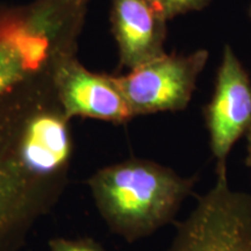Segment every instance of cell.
<instances>
[{"instance_id": "cell-1", "label": "cell", "mask_w": 251, "mask_h": 251, "mask_svg": "<svg viewBox=\"0 0 251 251\" xmlns=\"http://www.w3.org/2000/svg\"><path fill=\"white\" fill-rule=\"evenodd\" d=\"M194 183L153 162L130 159L100 170L91 188L108 225L134 241L172 221Z\"/></svg>"}, {"instance_id": "cell-2", "label": "cell", "mask_w": 251, "mask_h": 251, "mask_svg": "<svg viewBox=\"0 0 251 251\" xmlns=\"http://www.w3.org/2000/svg\"><path fill=\"white\" fill-rule=\"evenodd\" d=\"M168 251H251V196L230 187L226 166L177 226Z\"/></svg>"}, {"instance_id": "cell-3", "label": "cell", "mask_w": 251, "mask_h": 251, "mask_svg": "<svg viewBox=\"0 0 251 251\" xmlns=\"http://www.w3.org/2000/svg\"><path fill=\"white\" fill-rule=\"evenodd\" d=\"M208 52L199 50L186 56L166 55L115 77L133 117L186 108Z\"/></svg>"}, {"instance_id": "cell-4", "label": "cell", "mask_w": 251, "mask_h": 251, "mask_svg": "<svg viewBox=\"0 0 251 251\" xmlns=\"http://www.w3.org/2000/svg\"><path fill=\"white\" fill-rule=\"evenodd\" d=\"M218 168L234 144L251 131V80L233 49L226 46L211 102L203 111Z\"/></svg>"}, {"instance_id": "cell-5", "label": "cell", "mask_w": 251, "mask_h": 251, "mask_svg": "<svg viewBox=\"0 0 251 251\" xmlns=\"http://www.w3.org/2000/svg\"><path fill=\"white\" fill-rule=\"evenodd\" d=\"M55 18L51 9L43 8L0 21V96L46 64L58 30Z\"/></svg>"}, {"instance_id": "cell-6", "label": "cell", "mask_w": 251, "mask_h": 251, "mask_svg": "<svg viewBox=\"0 0 251 251\" xmlns=\"http://www.w3.org/2000/svg\"><path fill=\"white\" fill-rule=\"evenodd\" d=\"M55 83L68 117L80 115L117 124L133 118L115 77L93 74L76 59L59 57Z\"/></svg>"}, {"instance_id": "cell-7", "label": "cell", "mask_w": 251, "mask_h": 251, "mask_svg": "<svg viewBox=\"0 0 251 251\" xmlns=\"http://www.w3.org/2000/svg\"><path fill=\"white\" fill-rule=\"evenodd\" d=\"M112 30L120 61L130 70L164 52L166 19L151 0H111Z\"/></svg>"}, {"instance_id": "cell-8", "label": "cell", "mask_w": 251, "mask_h": 251, "mask_svg": "<svg viewBox=\"0 0 251 251\" xmlns=\"http://www.w3.org/2000/svg\"><path fill=\"white\" fill-rule=\"evenodd\" d=\"M70 151L68 128L59 115L41 114L28 125L21 158L28 170L49 174L63 165Z\"/></svg>"}, {"instance_id": "cell-9", "label": "cell", "mask_w": 251, "mask_h": 251, "mask_svg": "<svg viewBox=\"0 0 251 251\" xmlns=\"http://www.w3.org/2000/svg\"><path fill=\"white\" fill-rule=\"evenodd\" d=\"M156 7L162 12L166 20L176 15L199 11L208 5L211 0H151Z\"/></svg>"}, {"instance_id": "cell-10", "label": "cell", "mask_w": 251, "mask_h": 251, "mask_svg": "<svg viewBox=\"0 0 251 251\" xmlns=\"http://www.w3.org/2000/svg\"><path fill=\"white\" fill-rule=\"evenodd\" d=\"M51 251H103L93 242L57 240L51 243Z\"/></svg>"}, {"instance_id": "cell-11", "label": "cell", "mask_w": 251, "mask_h": 251, "mask_svg": "<svg viewBox=\"0 0 251 251\" xmlns=\"http://www.w3.org/2000/svg\"><path fill=\"white\" fill-rule=\"evenodd\" d=\"M247 139H248V156H247V164L249 168H251V131L249 134L247 135Z\"/></svg>"}, {"instance_id": "cell-12", "label": "cell", "mask_w": 251, "mask_h": 251, "mask_svg": "<svg viewBox=\"0 0 251 251\" xmlns=\"http://www.w3.org/2000/svg\"><path fill=\"white\" fill-rule=\"evenodd\" d=\"M70 1H75V2H80L81 0H70Z\"/></svg>"}, {"instance_id": "cell-13", "label": "cell", "mask_w": 251, "mask_h": 251, "mask_svg": "<svg viewBox=\"0 0 251 251\" xmlns=\"http://www.w3.org/2000/svg\"><path fill=\"white\" fill-rule=\"evenodd\" d=\"M250 15H251V7H250Z\"/></svg>"}]
</instances>
